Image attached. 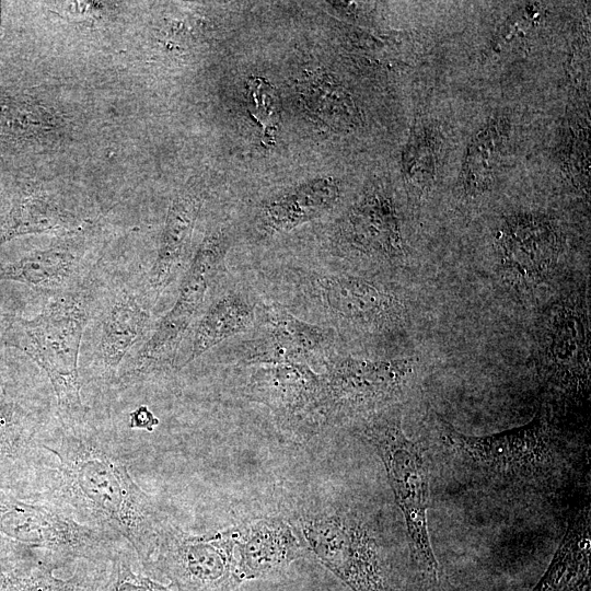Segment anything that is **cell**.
Returning a JSON list of instances; mask_svg holds the SVG:
<instances>
[{
    "label": "cell",
    "instance_id": "cell-23",
    "mask_svg": "<svg viewBox=\"0 0 591 591\" xmlns=\"http://www.w3.org/2000/svg\"><path fill=\"white\" fill-rule=\"evenodd\" d=\"M47 428L32 412L0 394V475L15 467L33 474L43 455L39 441Z\"/></svg>",
    "mask_w": 591,
    "mask_h": 591
},
{
    "label": "cell",
    "instance_id": "cell-10",
    "mask_svg": "<svg viewBox=\"0 0 591 591\" xmlns=\"http://www.w3.org/2000/svg\"><path fill=\"white\" fill-rule=\"evenodd\" d=\"M302 291L331 320L364 332L391 333L406 320L401 297L362 277L312 274L302 285Z\"/></svg>",
    "mask_w": 591,
    "mask_h": 591
},
{
    "label": "cell",
    "instance_id": "cell-2",
    "mask_svg": "<svg viewBox=\"0 0 591 591\" xmlns=\"http://www.w3.org/2000/svg\"><path fill=\"white\" fill-rule=\"evenodd\" d=\"M89 309L82 288L62 292L35 317L12 318L4 334L8 345L22 350L47 374L56 396L58 421L62 424L88 417L79 355Z\"/></svg>",
    "mask_w": 591,
    "mask_h": 591
},
{
    "label": "cell",
    "instance_id": "cell-14",
    "mask_svg": "<svg viewBox=\"0 0 591 591\" xmlns=\"http://www.w3.org/2000/svg\"><path fill=\"white\" fill-rule=\"evenodd\" d=\"M264 333L250 341L243 354L250 363H310L331 355L333 338L324 327L296 317L279 304L262 308Z\"/></svg>",
    "mask_w": 591,
    "mask_h": 591
},
{
    "label": "cell",
    "instance_id": "cell-24",
    "mask_svg": "<svg viewBox=\"0 0 591 591\" xmlns=\"http://www.w3.org/2000/svg\"><path fill=\"white\" fill-rule=\"evenodd\" d=\"M255 302L240 291H229L217 298L197 324L187 366L222 340L248 331L256 318Z\"/></svg>",
    "mask_w": 591,
    "mask_h": 591
},
{
    "label": "cell",
    "instance_id": "cell-17",
    "mask_svg": "<svg viewBox=\"0 0 591 591\" xmlns=\"http://www.w3.org/2000/svg\"><path fill=\"white\" fill-rule=\"evenodd\" d=\"M137 291L124 290L105 310L96 346L101 371L112 378L132 346L143 336L149 324L148 297Z\"/></svg>",
    "mask_w": 591,
    "mask_h": 591
},
{
    "label": "cell",
    "instance_id": "cell-8",
    "mask_svg": "<svg viewBox=\"0 0 591 591\" xmlns=\"http://www.w3.org/2000/svg\"><path fill=\"white\" fill-rule=\"evenodd\" d=\"M228 248L229 239L223 231L215 232L204 240L184 276L174 305L118 378L119 384L129 386L137 383L169 359L200 311Z\"/></svg>",
    "mask_w": 591,
    "mask_h": 591
},
{
    "label": "cell",
    "instance_id": "cell-18",
    "mask_svg": "<svg viewBox=\"0 0 591 591\" xmlns=\"http://www.w3.org/2000/svg\"><path fill=\"white\" fill-rule=\"evenodd\" d=\"M201 202L200 192L193 188L184 190L173 200L148 280L147 290L152 299H158L179 273Z\"/></svg>",
    "mask_w": 591,
    "mask_h": 591
},
{
    "label": "cell",
    "instance_id": "cell-4",
    "mask_svg": "<svg viewBox=\"0 0 591 591\" xmlns=\"http://www.w3.org/2000/svg\"><path fill=\"white\" fill-rule=\"evenodd\" d=\"M359 433L383 462L395 501L405 518L412 559L426 581L439 584V566L427 520L429 473L421 447L405 434L398 412L381 410L368 416Z\"/></svg>",
    "mask_w": 591,
    "mask_h": 591
},
{
    "label": "cell",
    "instance_id": "cell-16",
    "mask_svg": "<svg viewBox=\"0 0 591 591\" xmlns=\"http://www.w3.org/2000/svg\"><path fill=\"white\" fill-rule=\"evenodd\" d=\"M346 243L356 252L380 262L396 264L407 250L392 198L370 192L350 210L341 229Z\"/></svg>",
    "mask_w": 591,
    "mask_h": 591
},
{
    "label": "cell",
    "instance_id": "cell-27",
    "mask_svg": "<svg viewBox=\"0 0 591 591\" xmlns=\"http://www.w3.org/2000/svg\"><path fill=\"white\" fill-rule=\"evenodd\" d=\"M404 175L415 193L431 187L436 174V149L432 136L425 130L413 135L403 155Z\"/></svg>",
    "mask_w": 591,
    "mask_h": 591
},
{
    "label": "cell",
    "instance_id": "cell-7",
    "mask_svg": "<svg viewBox=\"0 0 591 591\" xmlns=\"http://www.w3.org/2000/svg\"><path fill=\"white\" fill-rule=\"evenodd\" d=\"M234 552L232 528L190 534L167 521L142 571L175 591H233L241 583Z\"/></svg>",
    "mask_w": 591,
    "mask_h": 591
},
{
    "label": "cell",
    "instance_id": "cell-22",
    "mask_svg": "<svg viewBox=\"0 0 591 591\" xmlns=\"http://www.w3.org/2000/svg\"><path fill=\"white\" fill-rule=\"evenodd\" d=\"M106 566L86 563L61 579L43 560L0 556V591H97Z\"/></svg>",
    "mask_w": 591,
    "mask_h": 591
},
{
    "label": "cell",
    "instance_id": "cell-30",
    "mask_svg": "<svg viewBox=\"0 0 591 591\" xmlns=\"http://www.w3.org/2000/svg\"><path fill=\"white\" fill-rule=\"evenodd\" d=\"M159 424V418L146 405H141L129 413L128 427L131 429L152 432Z\"/></svg>",
    "mask_w": 591,
    "mask_h": 591
},
{
    "label": "cell",
    "instance_id": "cell-26",
    "mask_svg": "<svg viewBox=\"0 0 591 591\" xmlns=\"http://www.w3.org/2000/svg\"><path fill=\"white\" fill-rule=\"evenodd\" d=\"M136 561L137 556L129 545L120 548L107 564L97 591H175L141 569L136 571Z\"/></svg>",
    "mask_w": 591,
    "mask_h": 591
},
{
    "label": "cell",
    "instance_id": "cell-3",
    "mask_svg": "<svg viewBox=\"0 0 591 591\" xmlns=\"http://www.w3.org/2000/svg\"><path fill=\"white\" fill-rule=\"evenodd\" d=\"M441 443L465 471L490 484L533 486L558 472L564 462L554 429L541 412L530 424L501 433L474 437L438 418Z\"/></svg>",
    "mask_w": 591,
    "mask_h": 591
},
{
    "label": "cell",
    "instance_id": "cell-29",
    "mask_svg": "<svg viewBox=\"0 0 591 591\" xmlns=\"http://www.w3.org/2000/svg\"><path fill=\"white\" fill-rule=\"evenodd\" d=\"M542 11V8L534 3L523 7L512 14L498 33L495 49H507L524 37L538 23Z\"/></svg>",
    "mask_w": 591,
    "mask_h": 591
},
{
    "label": "cell",
    "instance_id": "cell-12",
    "mask_svg": "<svg viewBox=\"0 0 591 591\" xmlns=\"http://www.w3.org/2000/svg\"><path fill=\"white\" fill-rule=\"evenodd\" d=\"M244 395L267 406L278 421L309 431L325 417L322 374L302 363L254 364Z\"/></svg>",
    "mask_w": 591,
    "mask_h": 591
},
{
    "label": "cell",
    "instance_id": "cell-21",
    "mask_svg": "<svg viewBox=\"0 0 591 591\" xmlns=\"http://www.w3.org/2000/svg\"><path fill=\"white\" fill-rule=\"evenodd\" d=\"M85 269L79 253L69 247H53L1 265L0 280L18 281L62 293L79 289Z\"/></svg>",
    "mask_w": 591,
    "mask_h": 591
},
{
    "label": "cell",
    "instance_id": "cell-5",
    "mask_svg": "<svg viewBox=\"0 0 591 591\" xmlns=\"http://www.w3.org/2000/svg\"><path fill=\"white\" fill-rule=\"evenodd\" d=\"M0 534L23 544L55 569L78 561L107 565L128 545L115 534L80 523L54 505L10 496H0Z\"/></svg>",
    "mask_w": 591,
    "mask_h": 591
},
{
    "label": "cell",
    "instance_id": "cell-6",
    "mask_svg": "<svg viewBox=\"0 0 591 591\" xmlns=\"http://www.w3.org/2000/svg\"><path fill=\"white\" fill-rule=\"evenodd\" d=\"M299 528L306 547L352 591H398L374 531L358 513L309 512Z\"/></svg>",
    "mask_w": 591,
    "mask_h": 591
},
{
    "label": "cell",
    "instance_id": "cell-11",
    "mask_svg": "<svg viewBox=\"0 0 591 591\" xmlns=\"http://www.w3.org/2000/svg\"><path fill=\"white\" fill-rule=\"evenodd\" d=\"M540 363L551 387L579 397L590 384L589 322L577 297L555 301L544 312L538 329Z\"/></svg>",
    "mask_w": 591,
    "mask_h": 591
},
{
    "label": "cell",
    "instance_id": "cell-20",
    "mask_svg": "<svg viewBox=\"0 0 591 591\" xmlns=\"http://www.w3.org/2000/svg\"><path fill=\"white\" fill-rule=\"evenodd\" d=\"M590 528V508L584 507L570 519L551 564L532 591L589 590Z\"/></svg>",
    "mask_w": 591,
    "mask_h": 591
},
{
    "label": "cell",
    "instance_id": "cell-1",
    "mask_svg": "<svg viewBox=\"0 0 591 591\" xmlns=\"http://www.w3.org/2000/svg\"><path fill=\"white\" fill-rule=\"evenodd\" d=\"M33 473L32 500L54 505L80 523L121 537L143 569L167 520L130 474L124 452L89 422L48 427Z\"/></svg>",
    "mask_w": 591,
    "mask_h": 591
},
{
    "label": "cell",
    "instance_id": "cell-15",
    "mask_svg": "<svg viewBox=\"0 0 591 591\" xmlns=\"http://www.w3.org/2000/svg\"><path fill=\"white\" fill-rule=\"evenodd\" d=\"M232 534L241 583L279 575L302 557L306 547L293 528L279 518H263L232 528Z\"/></svg>",
    "mask_w": 591,
    "mask_h": 591
},
{
    "label": "cell",
    "instance_id": "cell-28",
    "mask_svg": "<svg viewBox=\"0 0 591 591\" xmlns=\"http://www.w3.org/2000/svg\"><path fill=\"white\" fill-rule=\"evenodd\" d=\"M248 111L260 126L263 140L271 144L280 127L281 107L274 85L263 77H251L246 82Z\"/></svg>",
    "mask_w": 591,
    "mask_h": 591
},
{
    "label": "cell",
    "instance_id": "cell-19",
    "mask_svg": "<svg viewBox=\"0 0 591 591\" xmlns=\"http://www.w3.org/2000/svg\"><path fill=\"white\" fill-rule=\"evenodd\" d=\"M339 193L337 182L331 177L297 186L263 205L260 228L267 235L289 232L326 213L336 204Z\"/></svg>",
    "mask_w": 591,
    "mask_h": 591
},
{
    "label": "cell",
    "instance_id": "cell-9",
    "mask_svg": "<svg viewBox=\"0 0 591 591\" xmlns=\"http://www.w3.org/2000/svg\"><path fill=\"white\" fill-rule=\"evenodd\" d=\"M413 358L329 360L322 373L326 419L334 415H372L401 398L415 378Z\"/></svg>",
    "mask_w": 591,
    "mask_h": 591
},
{
    "label": "cell",
    "instance_id": "cell-25",
    "mask_svg": "<svg viewBox=\"0 0 591 591\" xmlns=\"http://www.w3.org/2000/svg\"><path fill=\"white\" fill-rule=\"evenodd\" d=\"M508 139V127L491 120L470 142L463 162L461 184L467 197H477L490 189L498 173Z\"/></svg>",
    "mask_w": 591,
    "mask_h": 591
},
{
    "label": "cell",
    "instance_id": "cell-13",
    "mask_svg": "<svg viewBox=\"0 0 591 591\" xmlns=\"http://www.w3.org/2000/svg\"><path fill=\"white\" fill-rule=\"evenodd\" d=\"M499 274L514 290L543 283L557 264L560 241L551 220L533 212L507 217L495 233Z\"/></svg>",
    "mask_w": 591,
    "mask_h": 591
}]
</instances>
